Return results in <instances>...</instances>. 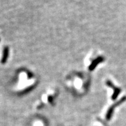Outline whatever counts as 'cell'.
Wrapping results in <instances>:
<instances>
[{
	"label": "cell",
	"instance_id": "cell-3",
	"mask_svg": "<svg viewBox=\"0 0 126 126\" xmlns=\"http://www.w3.org/2000/svg\"><path fill=\"white\" fill-rule=\"evenodd\" d=\"M104 60V58L103 57L100 56L99 57H97L95 60H94V61H92V63L91 64L90 66L89 67V70L90 71H93L96 67V66L98 65L99 64H100V63L103 62Z\"/></svg>",
	"mask_w": 126,
	"mask_h": 126
},
{
	"label": "cell",
	"instance_id": "cell-2",
	"mask_svg": "<svg viewBox=\"0 0 126 126\" xmlns=\"http://www.w3.org/2000/svg\"><path fill=\"white\" fill-rule=\"evenodd\" d=\"M106 85L108 86H109L110 88H112L113 91H114V92H113V94H112V96H111V99H112L113 100H115L117 98L118 96H119V94H120L122 90H121V89L120 88L115 86L114 85H113L112 82L109 81V80H108V81H106Z\"/></svg>",
	"mask_w": 126,
	"mask_h": 126
},
{
	"label": "cell",
	"instance_id": "cell-1",
	"mask_svg": "<svg viewBox=\"0 0 126 126\" xmlns=\"http://www.w3.org/2000/svg\"><path fill=\"white\" fill-rule=\"evenodd\" d=\"M126 96L123 97L120 100H119L117 102H116V103H115L114 105H113L109 109L108 112H107V114L106 115V119L107 120H110L111 119V118L113 116V112H114L115 108H116L117 106H119L120 105H121V104L123 103V102L126 101Z\"/></svg>",
	"mask_w": 126,
	"mask_h": 126
},
{
	"label": "cell",
	"instance_id": "cell-4",
	"mask_svg": "<svg viewBox=\"0 0 126 126\" xmlns=\"http://www.w3.org/2000/svg\"><path fill=\"white\" fill-rule=\"evenodd\" d=\"M9 55V48L8 47H5L4 48V51H3V55H2V58L1 60V63L2 64L6 63V61L7 60L8 57Z\"/></svg>",
	"mask_w": 126,
	"mask_h": 126
}]
</instances>
